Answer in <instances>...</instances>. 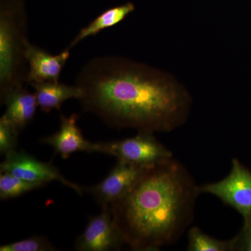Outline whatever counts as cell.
Returning <instances> with one entry per match:
<instances>
[{"label": "cell", "mask_w": 251, "mask_h": 251, "mask_svg": "<svg viewBox=\"0 0 251 251\" xmlns=\"http://www.w3.org/2000/svg\"><path fill=\"white\" fill-rule=\"evenodd\" d=\"M20 130L2 115L0 118V153L1 155L16 150Z\"/></svg>", "instance_id": "obj_17"}, {"label": "cell", "mask_w": 251, "mask_h": 251, "mask_svg": "<svg viewBox=\"0 0 251 251\" xmlns=\"http://www.w3.org/2000/svg\"><path fill=\"white\" fill-rule=\"evenodd\" d=\"M43 183L31 182L9 173L0 175V199H11L44 186Z\"/></svg>", "instance_id": "obj_15"}, {"label": "cell", "mask_w": 251, "mask_h": 251, "mask_svg": "<svg viewBox=\"0 0 251 251\" xmlns=\"http://www.w3.org/2000/svg\"><path fill=\"white\" fill-rule=\"evenodd\" d=\"M231 241L232 251H251V218L244 221L242 229Z\"/></svg>", "instance_id": "obj_18"}, {"label": "cell", "mask_w": 251, "mask_h": 251, "mask_svg": "<svg viewBox=\"0 0 251 251\" xmlns=\"http://www.w3.org/2000/svg\"><path fill=\"white\" fill-rule=\"evenodd\" d=\"M69 57V49L58 54H52L29 43L25 52L28 65L27 83L59 82L61 72Z\"/></svg>", "instance_id": "obj_9"}, {"label": "cell", "mask_w": 251, "mask_h": 251, "mask_svg": "<svg viewBox=\"0 0 251 251\" xmlns=\"http://www.w3.org/2000/svg\"><path fill=\"white\" fill-rule=\"evenodd\" d=\"M77 119L76 114H73L70 117L61 115L59 129L54 134L41 140L43 143L52 147L63 159H67L77 151L92 153L94 143L84 138L77 126Z\"/></svg>", "instance_id": "obj_10"}, {"label": "cell", "mask_w": 251, "mask_h": 251, "mask_svg": "<svg viewBox=\"0 0 251 251\" xmlns=\"http://www.w3.org/2000/svg\"><path fill=\"white\" fill-rule=\"evenodd\" d=\"M1 104L6 107L3 115L20 131L30 123L39 106L35 94L31 93L25 86L10 92Z\"/></svg>", "instance_id": "obj_11"}, {"label": "cell", "mask_w": 251, "mask_h": 251, "mask_svg": "<svg viewBox=\"0 0 251 251\" xmlns=\"http://www.w3.org/2000/svg\"><path fill=\"white\" fill-rule=\"evenodd\" d=\"M92 153L115 157L117 161L136 166H151L173 158V153L153 136L138 132L132 138L94 143Z\"/></svg>", "instance_id": "obj_4"}, {"label": "cell", "mask_w": 251, "mask_h": 251, "mask_svg": "<svg viewBox=\"0 0 251 251\" xmlns=\"http://www.w3.org/2000/svg\"><path fill=\"white\" fill-rule=\"evenodd\" d=\"M58 249L52 245V243L46 238L31 237L28 239H23L4 244L0 247V251H54Z\"/></svg>", "instance_id": "obj_16"}, {"label": "cell", "mask_w": 251, "mask_h": 251, "mask_svg": "<svg viewBox=\"0 0 251 251\" xmlns=\"http://www.w3.org/2000/svg\"><path fill=\"white\" fill-rule=\"evenodd\" d=\"M188 251H232V241L220 240L211 237L198 227L188 230Z\"/></svg>", "instance_id": "obj_14"}, {"label": "cell", "mask_w": 251, "mask_h": 251, "mask_svg": "<svg viewBox=\"0 0 251 251\" xmlns=\"http://www.w3.org/2000/svg\"><path fill=\"white\" fill-rule=\"evenodd\" d=\"M199 186L174 158L149 168L125 197L109 206L130 250L158 251L192 222Z\"/></svg>", "instance_id": "obj_2"}, {"label": "cell", "mask_w": 251, "mask_h": 251, "mask_svg": "<svg viewBox=\"0 0 251 251\" xmlns=\"http://www.w3.org/2000/svg\"><path fill=\"white\" fill-rule=\"evenodd\" d=\"M4 161L0 166L1 173H9L21 179L31 182L47 184L51 181H58L64 186L72 188L77 194H83L84 188L67 179L51 163H44L31 155L16 150L5 155Z\"/></svg>", "instance_id": "obj_6"}, {"label": "cell", "mask_w": 251, "mask_h": 251, "mask_svg": "<svg viewBox=\"0 0 251 251\" xmlns=\"http://www.w3.org/2000/svg\"><path fill=\"white\" fill-rule=\"evenodd\" d=\"M124 244L125 239L110 207L103 206L99 215L90 220L75 241L74 249L78 251H120Z\"/></svg>", "instance_id": "obj_8"}, {"label": "cell", "mask_w": 251, "mask_h": 251, "mask_svg": "<svg viewBox=\"0 0 251 251\" xmlns=\"http://www.w3.org/2000/svg\"><path fill=\"white\" fill-rule=\"evenodd\" d=\"M38 105L45 112L60 110L63 103L69 99H80L82 92L77 85L70 86L59 82H33Z\"/></svg>", "instance_id": "obj_12"}, {"label": "cell", "mask_w": 251, "mask_h": 251, "mask_svg": "<svg viewBox=\"0 0 251 251\" xmlns=\"http://www.w3.org/2000/svg\"><path fill=\"white\" fill-rule=\"evenodd\" d=\"M84 109L117 128L171 132L183 125L191 106L188 92L166 74L116 56L97 57L76 81Z\"/></svg>", "instance_id": "obj_1"}, {"label": "cell", "mask_w": 251, "mask_h": 251, "mask_svg": "<svg viewBox=\"0 0 251 251\" xmlns=\"http://www.w3.org/2000/svg\"><path fill=\"white\" fill-rule=\"evenodd\" d=\"M134 9V5L132 3H126L120 6H114L103 11L88 25L80 29L67 49L70 50L86 38L97 35L103 29L116 25L125 20L130 13L133 12Z\"/></svg>", "instance_id": "obj_13"}, {"label": "cell", "mask_w": 251, "mask_h": 251, "mask_svg": "<svg viewBox=\"0 0 251 251\" xmlns=\"http://www.w3.org/2000/svg\"><path fill=\"white\" fill-rule=\"evenodd\" d=\"M151 166L118 161L103 181L84 190L90 193L102 207L110 206L125 197Z\"/></svg>", "instance_id": "obj_7"}, {"label": "cell", "mask_w": 251, "mask_h": 251, "mask_svg": "<svg viewBox=\"0 0 251 251\" xmlns=\"http://www.w3.org/2000/svg\"><path fill=\"white\" fill-rule=\"evenodd\" d=\"M28 19L24 0H0V99L27 82Z\"/></svg>", "instance_id": "obj_3"}, {"label": "cell", "mask_w": 251, "mask_h": 251, "mask_svg": "<svg viewBox=\"0 0 251 251\" xmlns=\"http://www.w3.org/2000/svg\"><path fill=\"white\" fill-rule=\"evenodd\" d=\"M201 193L219 198L234 208L244 221L251 218V171L237 158H233L229 174L217 182L199 186Z\"/></svg>", "instance_id": "obj_5"}]
</instances>
